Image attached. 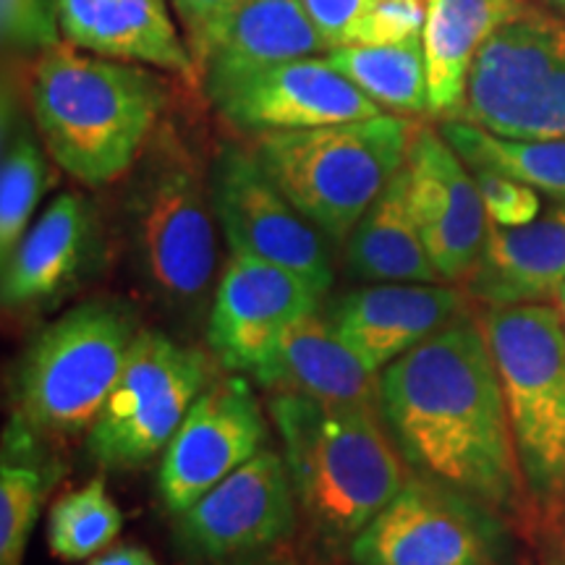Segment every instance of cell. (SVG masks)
<instances>
[{"label":"cell","instance_id":"cell-28","mask_svg":"<svg viewBox=\"0 0 565 565\" xmlns=\"http://www.w3.org/2000/svg\"><path fill=\"white\" fill-rule=\"evenodd\" d=\"M121 529V508L110 498L105 479L95 477L51 505L47 547L63 563L92 561L118 540Z\"/></svg>","mask_w":565,"mask_h":565},{"label":"cell","instance_id":"cell-1","mask_svg":"<svg viewBox=\"0 0 565 565\" xmlns=\"http://www.w3.org/2000/svg\"><path fill=\"white\" fill-rule=\"evenodd\" d=\"M380 416L414 477L511 526L536 524L479 315H461L380 372Z\"/></svg>","mask_w":565,"mask_h":565},{"label":"cell","instance_id":"cell-3","mask_svg":"<svg viewBox=\"0 0 565 565\" xmlns=\"http://www.w3.org/2000/svg\"><path fill=\"white\" fill-rule=\"evenodd\" d=\"M296 503L330 545H349L412 477L380 408L333 406L299 393H270Z\"/></svg>","mask_w":565,"mask_h":565},{"label":"cell","instance_id":"cell-9","mask_svg":"<svg viewBox=\"0 0 565 565\" xmlns=\"http://www.w3.org/2000/svg\"><path fill=\"white\" fill-rule=\"evenodd\" d=\"M215 377V364L196 345L141 328L87 435L89 458L103 469H137L166 454L183 416Z\"/></svg>","mask_w":565,"mask_h":565},{"label":"cell","instance_id":"cell-29","mask_svg":"<svg viewBox=\"0 0 565 565\" xmlns=\"http://www.w3.org/2000/svg\"><path fill=\"white\" fill-rule=\"evenodd\" d=\"M53 484L47 466L19 461L3 456L0 466V565H21L38 524L40 508Z\"/></svg>","mask_w":565,"mask_h":565},{"label":"cell","instance_id":"cell-5","mask_svg":"<svg viewBox=\"0 0 565 565\" xmlns=\"http://www.w3.org/2000/svg\"><path fill=\"white\" fill-rule=\"evenodd\" d=\"M416 126L380 116L254 137V154L286 200L328 242L345 244L372 202L406 166Z\"/></svg>","mask_w":565,"mask_h":565},{"label":"cell","instance_id":"cell-24","mask_svg":"<svg viewBox=\"0 0 565 565\" xmlns=\"http://www.w3.org/2000/svg\"><path fill=\"white\" fill-rule=\"evenodd\" d=\"M345 267L356 282H445L412 215L406 166L345 238Z\"/></svg>","mask_w":565,"mask_h":565},{"label":"cell","instance_id":"cell-18","mask_svg":"<svg viewBox=\"0 0 565 565\" xmlns=\"http://www.w3.org/2000/svg\"><path fill=\"white\" fill-rule=\"evenodd\" d=\"M95 210L79 194H61L26 228L3 259L6 312H34L58 303L82 286L100 259Z\"/></svg>","mask_w":565,"mask_h":565},{"label":"cell","instance_id":"cell-32","mask_svg":"<svg viewBox=\"0 0 565 565\" xmlns=\"http://www.w3.org/2000/svg\"><path fill=\"white\" fill-rule=\"evenodd\" d=\"M303 3L333 51L343 45H359L364 26L391 0H303Z\"/></svg>","mask_w":565,"mask_h":565},{"label":"cell","instance_id":"cell-7","mask_svg":"<svg viewBox=\"0 0 565 565\" xmlns=\"http://www.w3.org/2000/svg\"><path fill=\"white\" fill-rule=\"evenodd\" d=\"M498 364L515 454L542 521L565 500V328L555 303L479 309Z\"/></svg>","mask_w":565,"mask_h":565},{"label":"cell","instance_id":"cell-14","mask_svg":"<svg viewBox=\"0 0 565 565\" xmlns=\"http://www.w3.org/2000/svg\"><path fill=\"white\" fill-rule=\"evenodd\" d=\"M320 303L322 296L291 270L231 254L210 303L212 356L221 370L246 374L257 383L280 335Z\"/></svg>","mask_w":565,"mask_h":565},{"label":"cell","instance_id":"cell-26","mask_svg":"<svg viewBox=\"0 0 565 565\" xmlns=\"http://www.w3.org/2000/svg\"><path fill=\"white\" fill-rule=\"evenodd\" d=\"M328 61L370 100L395 116H429L427 61L422 38L393 45H343Z\"/></svg>","mask_w":565,"mask_h":565},{"label":"cell","instance_id":"cell-17","mask_svg":"<svg viewBox=\"0 0 565 565\" xmlns=\"http://www.w3.org/2000/svg\"><path fill=\"white\" fill-rule=\"evenodd\" d=\"M454 282H362L328 303L324 315L341 341L372 372H383L416 345L471 312Z\"/></svg>","mask_w":565,"mask_h":565},{"label":"cell","instance_id":"cell-30","mask_svg":"<svg viewBox=\"0 0 565 565\" xmlns=\"http://www.w3.org/2000/svg\"><path fill=\"white\" fill-rule=\"evenodd\" d=\"M471 171V168H469ZM482 194L487 217L494 225H505V228H515V225H526L540 217L542 200L540 192L529 183H521L515 179H508L503 173L492 171H471Z\"/></svg>","mask_w":565,"mask_h":565},{"label":"cell","instance_id":"cell-16","mask_svg":"<svg viewBox=\"0 0 565 565\" xmlns=\"http://www.w3.org/2000/svg\"><path fill=\"white\" fill-rule=\"evenodd\" d=\"M238 131L273 134L362 121L383 108L338 71L328 55L275 63L210 97Z\"/></svg>","mask_w":565,"mask_h":565},{"label":"cell","instance_id":"cell-11","mask_svg":"<svg viewBox=\"0 0 565 565\" xmlns=\"http://www.w3.org/2000/svg\"><path fill=\"white\" fill-rule=\"evenodd\" d=\"M217 225L236 257H249L299 275L317 294L335 282L328 238L275 186L249 147L223 145L210 166Z\"/></svg>","mask_w":565,"mask_h":565},{"label":"cell","instance_id":"cell-4","mask_svg":"<svg viewBox=\"0 0 565 565\" xmlns=\"http://www.w3.org/2000/svg\"><path fill=\"white\" fill-rule=\"evenodd\" d=\"M126 192V223L139 278L162 307L202 312L215 294L217 215L210 171L171 124L154 131Z\"/></svg>","mask_w":565,"mask_h":565},{"label":"cell","instance_id":"cell-6","mask_svg":"<svg viewBox=\"0 0 565 565\" xmlns=\"http://www.w3.org/2000/svg\"><path fill=\"white\" fill-rule=\"evenodd\" d=\"M139 333L137 309L116 296L76 303L45 324L21 356L13 422L47 443L89 435Z\"/></svg>","mask_w":565,"mask_h":565},{"label":"cell","instance_id":"cell-34","mask_svg":"<svg viewBox=\"0 0 565 565\" xmlns=\"http://www.w3.org/2000/svg\"><path fill=\"white\" fill-rule=\"evenodd\" d=\"M87 565H158V561L141 545H118L95 555Z\"/></svg>","mask_w":565,"mask_h":565},{"label":"cell","instance_id":"cell-20","mask_svg":"<svg viewBox=\"0 0 565 565\" xmlns=\"http://www.w3.org/2000/svg\"><path fill=\"white\" fill-rule=\"evenodd\" d=\"M330 53L303 0H238L200 63L207 97L275 63Z\"/></svg>","mask_w":565,"mask_h":565},{"label":"cell","instance_id":"cell-21","mask_svg":"<svg viewBox=\"0 0 565 565\" xmlns=\"http://www.w3.org/2000/svg\"><path fill=\"white\" fill-rule=\"evenodd\" d=\"M565 286V202L526 225L490 223L463 291L479 307L550 303Z\"/></svg>","mask_w":565,"mask_h":565},{"label":"cell","instance_id":"cell-35","mask_svg":"<svg viewBox=\"0 0 565 565\" xmlns=\"http://www.w3.org/2000/svg\"><path fill=\"white\" fill-rule=\"evenodd\" d=\"M542 526H545L550 534L555 565H565V500L563 503H557L553 511L542 519Z\"/></svg>","mask_w":565,"mask_h":565},{"label":"cell","instance_id":"cell-12","mask_svg":"<svg viewBox=\"0 0 565 565\" xmlns=\"http://www.w3.org/2000/svg\"><path fill=\"white\" fill-rule=\"evenodd\" d=\"M265 443L267 416L252 380L236 372L212 380L162 454L158 490L166 511H189L212 487L265 450Z\"/></svg>","mask_w":565,"mask_h":565},{"label":"cell","instance_id":"cell-2","mask_svg":"<svg viewBox=\"0 0 565 565\" xmlns=\"http://www.w3.org/2000/svg\"><path fill=\"white\" fill-rule=\"evenodd\" d=\"M168 84L139 63L58 42L30 82L34 126L51 158L87 189L124 179L141 160L168 108Z\"/></svg>","mask_w":565,"mask_h":565},{"label":"cell","instance_id":"cell-31","mask_svg":"<svg viewBox=\"0 0 565 565\" xmlns=\"http://www.w3.org/2000/svg\"><path fill=\"white\" fill-rule=\"evenodd\" d=\"M55 0H3V40L13 51H51L58 45Z\"/></svg>","mask_w":565,"mask_h":565},{"label":"cell","instance_id":"cell-19","mask_svg":"<svg viewBox=\"0 0 565 565\" xmlns=\"http://www.w3.org/2000/svg\"><path fill=\"white\" fill-rule=\"evenodd\" d=\"M61 38L103 58L145 63L189 84L200 68L166 0H55Z\"/></svg>","mask_w":565,"mask_h":565},{"label":"cell","instance_id":"cell-27","mask_svg":"<svg viewBox=\"0 0 565 565\" xmlns=\"http://www.w3.org/2000/svg\"><path fill=\"white\" fill-rule=\"evenodd\" d=\"M3 160H0V257H9L26 233L34 210L47 192L51 168L38 126L19 118L17 108L6 105Z\"/></svg>","mask_w":565,"mask_h":565},{"label":"cell","instance_id":"cell-25","mask_svg":"<svg viewBox=\"0 0 565 565\" xmlns=\"http://www.w3.org/2000/svg\"><path fill=\"white\" fill-rule=\"evenodd\" d=\"M437 129L471 171L503 173L565 202V139L500 137L463 118H448Z\"/></svg>","mask_w":565,"mask_h":565},{"label":"cell","instance_id":"cell-8","mask_svg":"<svg viewBox=\"0 0 565 565\" xmlns=\"http://www.w3.org/2000/svg\"><path fill=\"white\" fill-rule=\"evenodd\" d=\"M458 118L511 139H565V17L532 0L505 21L471 63Z\"/></svg>","mask_w":565,"mask_h":565},{"label":"cell","instance_id":"cell-22","mask_svg":"<svg viewBox=\"0 0 565 565\" xmlns=\"http://www.w3.org/2000/svg\"><path fill=\"white\" fill-rule=\"evenodd\" d=\"M254 385L333 406L380 408V374L341 341L322 309L299 317L280 335L270 364Z\"/></svg>","mask_w":565,"mask_h":565},{"label":"cell","instance_id":"cell-15","mask_svg":"<svg viewBox=\"0 0 565 565\" xmlns=\"http://www.w3.org/2000/svg\"><path fill=\"white\" fill-rule=\"evenodd\" d=\"M408 204L445 282L463 286L482 254L490 217L469 166L440 129L419 124L406 158Z\"/></svg>","mask_w":565,"mask_h":565},{"label":"cell","instance_id":"cell-33","mask_svg":"<svg viewBox=\"0 0 565 565\" xmlns=\"http://www.w3.org/2000/svg\"><path fill=\"white\" fill-rule=\"evenodd\" d=\"M236 3L238 0H171L175 17L181 21L186 45L192 47L196 68H200L217 26L223 24V19L228 17Z\"/></svg>","mask_w":565,"mask_h":565},{"label":"cell","instance_id":"cell-23","mask_svg":"<svg viewBox=\"0 0 565 565\" xmlns=\"http://www.w3.org/2000/svg\"><path fill=\"white\" fill-rule=\"evenodd\" d=\"M532 0H427L422 26L429 116L448 121L463 108L471 63L505 21Z\"/></svg>","mask_w":565,"mask_h":565},{"label":"cell","instance_id":"cell-38","mask_svg":"<svg viewBox=\"0 0 565 565\" xmlns=\"http://www.w3.org/2000/svg\"><path fill=\"white\" fill-rule=\"evenodd\" d=\"M545 3L553 9L555 13H561V17H565V0H545Z\"/></svg>","mask_w":565,"mask_h":565},{"label":"cell","instance_id":"cell-13","mask_svg":"<svg viewBox=\"0 0 565 565\" xmlns=\"http://www.w3.org/2000/svg\"><path fill=\"white\" fill-rule=\"evenodd\" d=\"M299 524L282 454L265 448L179 515V545L196 563H231L278 550Z\"/></svg>","mask_w":565,"mask_h":565},{"label":"cell","instance_id":"cell-10","mask_svg":"<svg viewBox=\"0 0 565 565\" xmlns=\"http://www.w3.org/2000/svg\"><path fill=\"white\" fill-rule=\"evenodd\" d=\"M508 524L454 490L408 477L349 542L351 565H508Z\"/></svg>","mask_w":565,"mask_h":565},{"label":"cell","instance_id":"cell-36","mask_svg":"<svg viewBox=\"0 0 565 565\" xmlns=\"http://www.w3.org/2000/svg\"><path fill=\"white\" fill-rule=\"evenodd\" d=\"M223 565H299L291 555L275 553V550H267V553H257V555H246L238 557V561L223 563Z\"/></svg>","mask_w":565,"mask_h":565},{"label":"cell","instance_id":"cell-37","mask_svg":"<svg viewBox=\"0 0 565 565\" xmlns=\"http://www.w3.org/2000/svg\"><path fill=\"white\" fill-rule=\"evenodd\" d=\"M555 307H557V312H561V317H563V328H565V286L555 296Z\"/></svg>","mask_w":565,"mask_h":565}]
</instances>
